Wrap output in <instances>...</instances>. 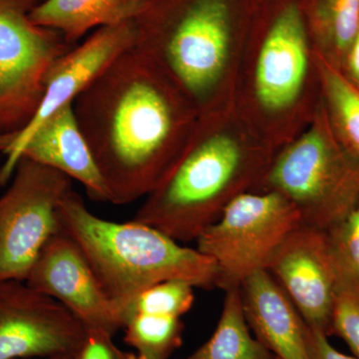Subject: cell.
<instances>
[{"mask_svg":"<svg viewBox=\"0 0 359 359\" xmlns=\"http://www.w3.org/2000/svg\"><path fill=\"white\" fill-rule=\"evenodd\" d=\"M178 85L135 45L75 99L78 125L110 203L146 197L184 150Z\"/></svg>","mask_w":359,"mask_h":359,"instance_id":"1","label":"cell"},{"mask_svg":"<svg viewBox=\"0 0 359 359\" xmlns=\"http://www.w3.org/2000/svg\"><path fill=\"white\" fill-rule=\"evenodd\" d=\"M61 231L74 241L108 297L121 311L142 290L165 280L217 287L216 264L148 224L108 221L71 190L58 207Z\"/></svg>","mask_w":359,"mask_h":359,"instance_id":"2","label":"cell"},{"mask_svg":"<svg viewBox=\"0 0 359 359\" xmlns=\"http://www.w3.org/2000/svg\"><path fill=\"white\" fill-rule=\"evenodd\" d=\"M135 46L193 100L218 82L235 32L236 0H144Z\"/></svg>","mask_w":359,"mask_h":359,"instance_id":"3","label":"cell"},{"mask_svg":"<svg viewBox=\"0 0 359 359\" xmlns=\"http://www.w3.org/2000/svg\"><path fill=\"white\" fill-rule=\"evenodd\" d=\"M247 158L235 139L204 137L184 148L132 221L148 224L178 243L196 242L244 194Z\"/></svg>","mask_w":359,"mask_h":359,"instance_id":"4","label":"cell"},{"mask_svg":"<svg viewBox=\"0 0 359 359\" xmlns=\"http://www.w3.org/2000/svg\"><path fill=\"white\" fill-rule=\"evenodd\" d=\"M266 182L294 205L302 224L327 231L359 203V155L313 129L278 156Z\"/></svg>","mask_w":359,"mask_h":359,"instance_id":"5","label":"cell"},{"mask_svg":"<svg viewBox=\"0 0 359 359\" xmlns=\"http://www.w3.org/2000/svg\"><path fill=\"white\" fill-rule=\"evenodd\" d=\"M302 224L294 205L276 192L244 193L196 240V249L218 271L217 287H240L245 278L266 269L278 245Z\"/></svg>","mask_w":359,"mask_h":359,"instance_id":"6","label":"cell"},{"mask_svg":"<svg viewBox=\"0 0 359 359\" xmlns=\"http://www.w3.org/2000/svg\"><path fill=\"white\" fill-rule=\"evenodd\" d=\"M42 0H0V135L20 131L43 94L47 71L75 45L30 18Z\"/></svg>","mask_w":359,"mask_h":359,"instance_id":"7","label":"cell"},{"mask_svg":"<svg viewBox=\"0 0 359 359\" xmlns=\"http://www.w3.org/2000/svg\"><path fill=\"white\" fill-rule=\"evenodd\" d=\"M0 196V282H25L45 245L61 231L58 207L72 182L22 157Z\"/></svg>","mask_w":359,"mask_h":359,"instance_id":"8","label":"cell"},{"mask_svg":"<svg viewBox=\"0 0 359 359\" xmlns=\"http://www.w3.org/2000/svg\"><path fill=\"white\" fill-rule=\"evenodd\" d=\"M85 330L65 306L25 282H0V359L72 355Z\"/></svg>","mask_w":359,"mask_h":359,"instance_id":"9","label":"cell"},{"mask_svg":"<svg viewBox=\"0 0 359 359\" xmlns=\"http://www.w3.org/2000/svg\"><path fill=\"white\" fill-rule=\"evenodd\" d=\"M134 18L105 26L54 61L44 79L43 94L30 121L20 131L0 135V153L13 157L23 142L50 116L74 103L96 77L118 55L133 46Z\"/></svg>","mask_w":359,"mask_h":359,"instance_id":"10","label":"cell"},{"mask_svg":"<svg viewBox=\"0 0 359 359\" xmlns=\"http://www.w3.org/2000/svg\"><path fill=\"white\" fill-rule=\"evenodd\" d=\"M266 269L309 327L332 334L337 283L325 231L299 224L278 245Z\"/></svg>","mask_w":359,"mask_h":359,"instance_id":"11","label":"cell"},{"mask_svg":"<svg viewBox=\"0 0 359 359\" xmlns=\"http://www.w3.org/2000/svg\"><path fill=\"white\" fill-rule=\"evenodd\" d=\"M25 283L65 306L85 328L112 334L123 328L121 311L106 294L83 252L62 231L45 245Z\"/></svg>","mask_w":359,"mask_h":359,"instance_id":"12","label":"cell"},{"mask_svg":"<svg viewBox=\"0 0 359 359\" xmlns=\"http://www.w3.org/2000/svg\"><path fill=\"white\" fill-rule=\"evenodd\" d=\"M308 71L306 11L297 0L276 11L264 36L256 69V90L266 109L289 107L299 96Z\"/></svg>","mask_w":359,"mask_h":359,"instance_id":"13","label":"cell"},{"mask_svg":"<svg viewBox=\"0 0 359 359\" xmlns=\"http://www.w3.org/2000/svg\"><path fill=\"white\" fill-rule=\"evenodd\" d=\"M22 157L79 182L92 200L110 203L109 193L78 125L73 104L58 110L42 123L15 154L6 161L2 166L6 183Z\"/></svg>","mask_w":359,"mask_h":359,"instance_id":"14","label":"cell"},{"mask_svg":"<svg viewBox=\"0 0 359 359\" xmlns=\"http://www.w3.org/2000/svg\"><path fill=\"white\" fill-rule=\"evenodd\" d=\"M240 290L248 325L266 349L280 359H311L308 325L266 269L245 278Z\"/></svg>","mask_w":359,"mask_h":359,"instance_id":"15","label":"cell"},{"mask_svg":"<svg viewBox=\"0 0 359 359\" xmlns=\"http://www.w3.org/2000/svg\"><path fill=\"white\" fill-rule=\"evenodd\" d=\"M144 0H42L30 18L35 25L57 32L71 45L91 30L133 20Z\"/></svg>","mask_w":359,"mask_h":359,"instance_id":"16","label":"cell"},{"mask_svg":"<svg viewBox=\"0 0 359 359\" xmlns=\"http://www.w3.org/2000/svg\"><path fill=\"white\" fill-rule=\"evenodd\" d=\"M224 292L223 309L214 334L197 351L182 359H275L250 334L240 287Z\"/></svg>","mask_w":359,"mask_h":359,"instance_id":"17","label":"cell"},{"mask_svg":"<svg viewBox=\"0 0 359 359\" xmlns=\"http://www.w3.org/2000/svg\"><path fill=\"white\" fill-rule=\"evenodd\" d=\"M122 330L124 340L138 359H169L182 344V318L157 314L127 316Z\"/></svg>","mask_w":359,"mask_h":359,"instance_id":"18","label":"cell"},{"mask_svg":"<svg viewBox=\"0 0 359 359\" xmlns=\"http://www.w3.org/2000/svg\"><path fill=\"white\" fill-rule=\"evenodd\" d=\"M337 292L359 297V203L348 215L325 231Z\"/></svg>","mask_w":359,"mask_h":359,"instance_id":"19","label":"cell"},{"mask_svg":"<svg viewBox=\"0 0 359 359\" xmlns=\"http://www.w3.org/2000/svg\"><path fill=\"white\" fill-rule=\"evenodd\" d=\"M311 15L321 41L346 55L359 32V0H313Z\"/></svg>","mask_w":359,"mask_h":359,"instance_id":"20","label":"cell"},{"mask_svg":"<svg viewBox=\"0 0 359 359\" xmlns=\"http://www.w3.org/2000/svg\"><path fill=\"white\" fill-rule=\"evenodd\" d=\"M191 283L165 280L151 285L133 297L123 309V325L127 316L136 313L157 314L182 318L192 309L195 297Z\"/></svg>","mask_w":359,"mask_h":359,"instance_id":"21","label":"cell"},{"mask_svg":"<svg viewBox=\"0 0 359 359\" xmlns=\"http://www.w3.org/2000/svg\"><path fill=\"white\" fill-rule=\"evenodd\" d=\"M325 81L337 124L351 151L359 155V90L330 68L325 70Z\"/></svg>","mask_w":359,"mask_h":359,"instance_id":"22","label":"cell"},{"mask_svg":"<svg viewBox=\"0 0 359 359\" xmlns=\"http://www.w3.org/2000/svg\"><path fill=\"white\" fill-rule=\"evenodd\" d=\"M332 334L339 335L359 359V297L337 292L332 318Z\"/></svg>","mask_w":359,"mask_h":359,"instance_id":"23","label":"cell"},{"mask_svg":"<svg viewBox=\"0 0 359 359\" xmlns=\"http://www.w3.org/2000/svg\"><path fill=\"white\" fill-rule=\"evenodd\" d=\"M113 335L102 328H86L72 359H138L135 353H128L117 346Z\"/></svg>","mask_w":359,"mask_h":359,"instance_id":"24","label":"cell"},{"mask_svg":"<svg viewBox=\"0 0 359 359\" xmlns=\"http://www.w3.org/2000/svg\"><path fill=\"white\" fill-rule=\"evenodd\" d=\"M325 332L308 327V344L311 359H358L340 353L328 339Z\"/></svg>","mask_w":359,"mask_h":359,"instance_id":"25","label":"cell"},{"mask_svg":"<svg viewBox=\"0 0 359 359\" xmlns=\"http://www.w3.org/2000/svg\"><path fill=\"white\" fill-rule=\"evenodd\" d=\"M346 56L349 77L354 86L359 90V32Z\"/></svg>","mask_w":359,"mask_h":359,"instance_id":"26","label":"cell"},{"mask_svg":"<svg viewBox=\"0 0 359 359\" xmlns=\"http://www.w3.org/2000/svg\"><path fill=\"white\" fill-rule=\"evenodd\" d=\"M4 184H6V180L4 177V170H2V166H0V187L4 185Z\"/></svg>","mask_w":359,"mask_h":359,"instance_id":"27","label":"cell"},{"mask_svg":"<svg viewBox=\"0 0 359 359\" xmlns=\"http://www.w3.org/2000/svg\"><path fill=\"white\" fill-rule=\"evenodd\" d=\"M41 359H72V355L54 356V358H41Z\"/></svg>","mask_w":359,"mask_h":359,"instance_id":"28","label":"cell"},{"mask_svg":"<svg viewBox=\"0 0 359 359\" xmlns=\"http://www.w3.org/2000/svg\"><path fill=\"white\" fill-rule=\"evenodd\" d=\"M275 359H280V358H276Z\"/></svg>","mask_w":359,"mask_h":359,"instance_id":"29","label":"cell"}]
</instances>
